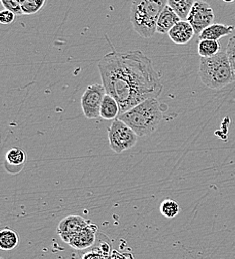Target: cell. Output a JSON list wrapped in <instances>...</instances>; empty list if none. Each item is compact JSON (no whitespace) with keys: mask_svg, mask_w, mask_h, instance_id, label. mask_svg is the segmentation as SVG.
Returning a JSON list of instances; mask_svg holds the SVG:
<instances>
[{"mask_svg":"<svg viewBox=\"0 0 235 259\" xmlns=\"http://www.w3.org/2000/svg\"><path fill=\"white\" fill-rule=\"evenodd\" d=\"M97 66L103 87L118 102L120 115L149 98L157 99L162 92L160 74L141 50L110 52Z\"/></svg>","mask_w":235,"mask_h":259,"instance_id":"obj_1","label":"cell"},{"mask_svg":"<svg viewBox=\"0 0 235 259\" xmlns=\"http://www.w3.org/2000/svg\"><path fill=\"white\" fill-rule=\"evenodd\" d=\"M133 130L138 137L152 134L163 119V112L156 98H149L118 117Z\"/></svg>","mask_w":235,"mask_h":259,"instance_id":"obj_2","label":"cell"},{"mask_svg":"<svg viewBox=\"0 0 235 259\" xmlns=\"http://www.w3.org/2000/svg\"><path fill=\"white\" fill-rule=\"evenodd\" d=\"M198 74L202 83L210 89H221L235 82L234 73L226 51L200 58Z\"/></svg>","mask_w":235,"mask_h":259,"instance_id":"obj_3","label":"cell"},{"mask_svg":"<svg viewBox=\"0 0 235 259\" xmlns=\"http://www.w3.org/2000/svg\"><path fill=\"white\" fill-rule=\"evenodd\" d=\"M166 5L167 0H133L130 21L135 32L143 38L153 37L157 20Z\"/></svg>","mask_w":235,"mask_h":259,"instance_id":"obj_4","label":"cell"},{"mask_svg":"<svg viewBox=\"0 0 235 259\" xmlns=\"http://www.w3.org/2000/svg\"><path fill=\"white\" fill-rule=\"evenodd\" d=\"M137 139L138 136L135 134V131L119 119L113 120L110 128L108 129L109 146L116 154H120L133 148L137 143Z\"/></svg>","mask_w":235,"mask_h":259,"instance_id":"obj_5","label":"cell"},{"mask_svg":"<svg viewBox=\"0 0 235 259\" xmlns=\"http://www.w3.org/2000/svg\"><path fill=\"white\" fill-rule=\"evenodd\" d=\"M106 95L103 85L93 84L86 88L81 97V108L87 119H97L100 117L101 104Z\"/></svg>","mask_w":235,"mask_h":259,"instance_id":"obj_6","label":"cell"},{"mask_svg":"<svg viewBox=\"0 0 235 259\" xmlns=\"http://www.w3.org/2000/svg\"><path fill=\"white\" fill-rule=\"evenodd\" d=\"M214 18V11L210 4L206 1L198 0L194 3L187 21L192 25L195 34L199 36L204 29L213 24Z\"/></svg>","mask_w":235,"mask_h":259,"instance_id":"obj_7","label":"cell"},{"mask_svg":"<svg viewBox=\"0 0 235 259\" xmlns=\"http://www.w3.org/2000/svg\"><path fill=\"white\" fill-rule=\"evenodd\" d=\"M90 222L80 215H69L64 218L58 225L57 233L60 238L68 243L69 240L82 228L88 226Z\"/></svg>","mask_w":235,"mask_h":259,"instance_id":"obj_8","label":"cell"},{"mask_svg":"<svg viewBox=\"0 0 235 259\" xmlns=\"http://www.w3.org/2000/svg\"><path fill=\"white\" fill-rule=\"evenodd\" d=\"M97 227L89 223L88 226L77 232L68 242V244L77 250H83L92 246L96 239Z\"/></svg>","mask_w":235,"mask_h":259,"instance_id":"obj_9","label":"cell"},{"mask_svg":"<svg viewBox=\"0 0 235 259\" xmlns=\"http://www.w3.org/2000/svg\"><path fill=\"white\" fill-rule=\"evenodd\" d=\"M195 35L192 25L187 20H180L169 32L171 41L177 45L187 44Z\"/></svg>","mask_w":235,"mask_h":259,"instance_id":"obj_10","label":"cell"},{"mask_svg":"<svg viewBox=\"0 0 235 259\" xmlns=\"http://www.w3.org/2000/svg\"><path fill=\"white\" fill-rule=\"evenodd\" d=\"M180 20V17L173 11V9L166 5L157 20L156 32L168 34Z\"/></svg>","mask_w":235,"mask_h":259,"instance_id":"obj_11","label":"cell"},{"mask_svg":"<svg viewBox=\"0 0 235 259\" xmlns=\"http://www.w3.org/2000/svg\"><path fill=\"white\" fill-rule=\"evenodd\" d=\"M235 27L232 25H225L219 23H213L206 29H204L198 36L199 40H216L218 41L220 38L230 35L234 31Z\"/></svg>","mask_w":235,"mask_h":259,"instance_id":"obj_12","label":"cell"},{"mask_svg":"<svg viewBox=\"0 0 235 259\" xmlns=\"http://www.w3.org/2000/svg\"><path fill=\"white\" fill-rule=\"evenodd\" d=\"M120 116V107L118 102L106 93L101 104L100 117L104 120H115Z\"/></svg>","mask_w":235,"mask_h":259,"instance_id":"obj_13","label":"cell"},{"mask_svg":"<svg viewBox=\"0 0 235 259\" xmlns=\"http://www.w3.org/2000/svg\"><path fill=\"white\" fill-rule=\"evenodd\" d=\"M19 244L18 233L10 228H4L0 231V249L10 251Z\"/></svg>","mask_w":235,"mask_h":259,"instance_id":"obj_14","label":"cell"},{"mask_svg":"<svg viewBox=\"0 0 235 259\" xmlns=\"http://www.w3.org/2000/svg\"><path fill=\"white\" fill-rule=\"evenodd\" d=\"M195 2V0H167V5L173 9L181 20H187Z\"/></svg>","mask_w":235,"mask_h":259,"instance_id":"obj_15","label":"cell"},{"mask_svg":"<svg viewBox=\"0 0 235 259\" xmlns=\"http://www.w3.org/2000/svg\"><path fill=\"white\" fill-rule=\"evenodd\" d=\"M197 50L202 58L212 57L220 52V43L216 40H199Z\"/></svg>","mask_w":235,"mask_h":259,"instance_id":"obj_16","label":"cell"},{"mask_svg":"<svg viewBox=\"0 0 235 259\" xmlns=\"http://www.w3.org/2000/svg\"><path fill=\"white\" fill-rule=\"evenodd\" d=\"M26 161V154L19 148H13L6 154V162L11 165H23Z\"/></svg>","mask_w":235,"mask_h":259,"instance_id":"obj_17","label":"cell"},{"mask_svg":"<svg viewBox=\"0 0 235 259\" xmlns=\"http://www.w3.org/2000/svg\"><path fill=\"white\" fill-rule=\"evenodd\" d=\"M160 212L166 219H173L179 213V204L172 200V199H165L160 204Z\"/></svg>","mask_w":235,"mask_h":259,"instance_id":"obj_18","label":"cell"},{"mask_svg":"<svg viewBox=\"0 0 235 259\" xmlns=\"http://www.w3.org/2000/svg\"><path fill=\"white\" fill-rule=\"evenodd\" d=\"M46 0H27L21 3V8L24 14H34L38 12L44 5Z\"/></svg>","mask_w":235,"mask_h":259,"instance_id":"obj_19","label":"cell"},{"mask_svg":"<svg viewBox=\"0 0 235 259\" xmlns=\"http://www.w3.org/2000/svg\"><path fill=\"white\" fill-rule=\"evenodd\" d=\"M1 3L6 10L12 11L15 15L24 14L21 8V4L18 0H1Z\"/></svg>","mask_w":235,"mask_h":259,"instance_id":"obj_20","label":"cell"},{"mask_svg":"<svg viewBox=\"0 0 235 259\" xmlns=\"http://www.w3.org/2000/svg\"><path fill=\"white\" fill-rule=\"evenodd\" d=\"M225 51L227 53V56H228V59H229V62L232 67L235 76V35L229 38Z\"/></svg>","mask_w":235,"mask_h":259,"instance_id":"obj_21","label":"cell"},{"mask_svg":"<svg viewBox=\"0 0 235 259\" xmlns=\"http://www.w3.org/2000/svg\"><path fill=\"white\" fill-rule=\"evenodd\" d=\"M14 20H15V14L12 11H9V10L5 9L0 13V22H1V24L8 25V24L13 23Z\"/></svg>","mask_w":235,"mask_h":259,"instance_id":"obj_22","label":"cell"},{"mask_svg":"<svg viewBox=\"0 0 235 259\" xmlns=\"http://www.w3.org/2000/svg\"><path fill=\"white\" fill-rule=\"evenodd\" d=\"M222 1L225 3H232V2H234L235 0H222Z\"/></svg>","mask_w":235,"mask_h":259,"instance_id":"obj_23","label":"cell"},{"mask_svg":"<svg viewBox=\"0 0 235 259\" xmlns=\"http://www.w3.org/2000/svg\"><path fill=\"white\" fill-rule=\"evenodd\" d=\"M18 1H19L20 4H21V3H23V2H25V1H27V0H18Z\"/></svg>","mask_w":235,"mask_h":259,"instance_id":"obj_24","label":"cell"},{"mask_svg":"<svg viewBox=\"0 0 235 259\" xmlns=\"http://www.w3.org/2000/svg\"><path fill=\"white\" fill-rule=\"evenodd\" d=\"M0 259H4V258H0Z\"/></svg>","mask_w":235,"mask_h":259,"instance_id":"obj_25","label":"cell"}]
</instances>
